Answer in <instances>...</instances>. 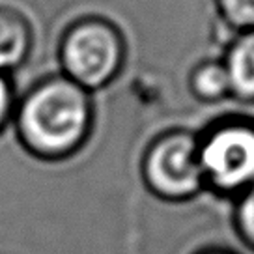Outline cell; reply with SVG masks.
<instances>
[{
    "mask_svg": "<svg viewBox=\"0 0 254 254\" xmlns=\"http://www.w3.org/2000/svg\"><path fill=\"white\" fill-rule=\"evenodd\" d=\"M95 118L94 94L55 71L17 95L11 127L26 155L58 165L84 151L94 136Z\"/></svg>",
    "mask_w": 254,
    "mask_h": 254,
    "instance_id": "6da1fadb",
    "label": "cell"
},
{
    "mask_svg": "<svg viewBox=\"0 0 254 254\" xmlns=\"http://www.w3.org/2000/svg\"><path fill=\"white\" fill-rule=\"evenodd\" d=\"M55 51L58 73L90 94H97L126 71L129 38L111 17L80 13L60 26Z\"/></svg>",
    "mask_w": 254,
    "mask_h": 254,
    "instance_id": "7a4b0ae2",
    "label": "cell"
},
{
    "mask_svg": "<svg viewBox=\"0 0 254 254\" xmlns=\"http://www.w3.org/2000/svg\"><path fill=\"white\" fill-rule=\"evenodd\" d=\"M207 194L234 200L254 185V116L226 112L196 131Z\"/></svg>",
    "mask_w": 254,
    "mask_h": 254,
    "instance_id": "3957f363",
    "label": "cell"
},
{
    "mask_svg": "<svg viewBox=\"0 0 254 254\" xmlns=\"http://www.w3.org/2000/svg\"><path fill=\"white\" fill-rule=\"evenodd\" d=\"M138 176L146 192L165 204H189L206 187L198 163L196 131L167 127L146 142L138 159Z\"/></svg>",
    "mask_w": 254,
    "mask_h": 254,
    "instance_id": "277c9868",
    "label": "cell"
},
{
    "mask_svg": "<svg viewBox=\"0 0 254 254\" xmlns=\"http://www.w3.org/2000/svg\"><path fill=\"white\" fill-rule=\"evenodd\" d=\"M38 41L36 24L15 4L0 2V73L13 75L30 62Z\"/></svg>",
    "mask_w": 254,
    "mask_h": 254,
    "instance_id": "5b68a950",
    "label": "cell"
},
{
    "mask_svg": "<svg viewBox=\"0 0 254 254\" xmlns=\"http://www.w3.org/2000/svg\"><path fill=\"white\" fill-rule=\"evenodd\" d=\"M221 58L230 79L232 99L254 105V30L232 34L222 43Z\"/></svg>",
    "mask_w": 254,
    "mask_h": 254,
    "instance_id": "8992f818",
    "label": "cell"
},
{
    "mask_svg": "<svg viewBox=\"0 0 254 254\" xmlns=\"http://www.w3.org/2000/svg\"><path fill=\"white\" fill-rule=\"evenodd\" d=\"M185 86L190 97L200 105H219L232 99L230 79L221 55L202 56L190 64Z\"/></svg>",
    "mask_w": 254,
    "mask_h": 254,
    "instance_id": "52a82bcc",
    "label": "cell"
},
{
    "mask_svg": "<svg viewBox=\"0 0 254 254\" xmlns=\"http://www.w3.org/2000/svg\"><path fill=\"white\" fill-rule=\"evenodd\" d=\"M213 15L226 34L254 30V0H213Z\"/></svg>",
    "mask_w": 254,
    "mask_h": 254,
    "instance_id": "ba28073f",
    "label": "cell"
},
{
    "mask_svg": "<svg viewBox=\"0 0 254 254\" xmlns=\"http://www.w3.org/2000/svg\"><path fill=\"white\" fill-rule=\"evenodd\" d=\"M230 221L239 243L254 254V185L232 202Z\"/></svg>",
    "mask_w": 254,
    "mask_h": 254,
    "instance_id": "9c48e42d",
    "label": "cell"
},
{
    "mask_svg": "<svg viewBox=\"0 0 254 254\" xmlns=\"http://www.w3.org/2000/svg\"><path fill=\"white\" fill-rule=\"evenodd\" d=\"M17 95L19 94H17L11 75L0 73V135H2L8 127H11Z\"/></svg>",
    "mask_w": 254,
    "mask_h": 254,
    "instance_id": "30bf717a",
    "label": "cell"
},
{
    "mask_svg": "<svg viewBox=\"0 0 254 254\" xmlns=\"http://www.w3.org/2000/svg\"><path fill=\"white\" fill-rule=\"evenodd\" d=\"M190 254H241V253L226 245H206V247L196 249L194 253H190Z\"/></svg>",
    "mask_w": 254,
    "mask_h": 254,
    "instance_id": "8fae6325",
    "label": "cell"
}]
</instances>
